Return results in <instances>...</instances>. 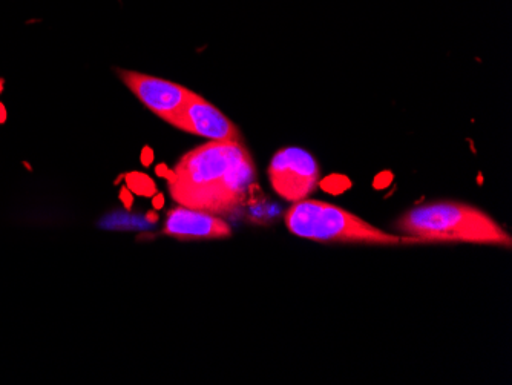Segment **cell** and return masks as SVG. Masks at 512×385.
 Masks as SVG:
<instances>
[{"instance_id":"cell-4","label":"cell","mask_w":512,"mask_h":385,"mask_svg":"<svg viewBox=\"0 0 512 385\" xmlns=\"http://www.w3.org/2000/svg\"><path fill=\"white\" fill-rule=\"evenodd\" d=\"M269 180L273 191L284 200H306L319 185L318 162L304 149H279L270 160Z\"/></svg>"},{"instance_id":"cell-1","label":"cell","mask_w":512,"mask_h":385,"mask_svg":"<svg viewBox=\"0 0 512 385\" xmlns=\"http://www.w3.org/2000/svg\"><path fill=\"white\" fill-rule=\"evenodd\" d=\"M255 177V163L243 142H207L184 154L172 169L169 194L184 208L227 215L244 205Z\"/></svg>"},{"instance_id":"cell-3","label":"cell","mask_w":512,"mask_h":385,"mask_svg":"<svg viewBox=\"0 0 512 385\" xmlns=\"http://www.w3.org/2000/svg\"><path fill=\"white\" fill-rule=\"evenodd\" d=\"M284 223L293 235L319 243L371 244V246H402L422 244L413 237H401L376 228L358 215L325 201H296L284 215Z\"/></svg>"},{"instance_id":"cell-2","label":"cell","mask_w":512,"mask_h":385,"mask_svg":"<svg viewBox=\"0 0 512 385\" xmlns=\"http://www.w3.org/2000/svg\"><path fill=\"white\" fill-rule=\"evenodd\" d=\"M396 229L424 243H474L511 249L505 229L476 206L459 201H434L405 212Z\"/></svg>"},{"instance_id":"cell-5","label":"cell","mask_w":512,"mask_h":385,"mask_svg":"<svg viewBox=\"0 0 512 385\" xmlns=\"http://www.w3.org/2000/svg\"><path fill=\"white\" fill-rule=\"evenodd\" d=\"M120 79L149 111L169 125L195 94L186 86L135 71H120Z\"/></svg>"},{"instance_id":"cell-7","label":"cell","mask_w":512,"mask_h":385,"mask_svg":"<svg viewBox=\"0 0 512 385\" xmlns=\"http://www.w3.org/2000/svg\"><path fill=\"white\" fill-rule=\"evenodd\" d=\"M163 232L180 240H221L232 237V228L218 215L184 206L169 211Z\"/></svg>"},{"instance_id":"cell-6","label":"cell","mask_w":512,"mask_h":385,"mask_svg":"<svg viewBox=\"0 0 512 385\" xmlns=\"http://www.w3.org/2000/svg\"><path fill=\"white\" fill-rule=\"evenodd\" d=\"M171 125L188 134L204 137L209 142H243L237 125L197 93L181 109Z\"/></svg>"}]
</instances>
